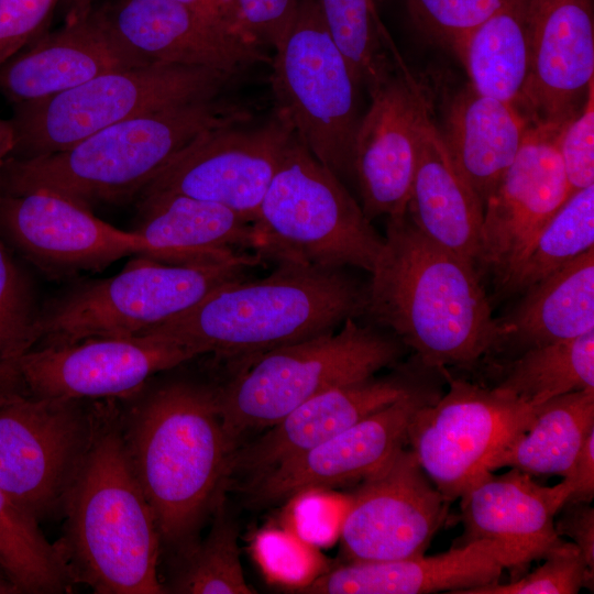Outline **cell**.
<instances>
[{
    "label": "cell",
    "instance_id": "40",
    "mask_svg": "<svg viewBox=\"0 0 594 594\" xmlns=\"http://www.w3.org/2000/svg\"><path fill=\"white\" fill-rule=\"evenodd\" d=\"M300 0H229L228 29L243 41L275 50L290 28Z\"/></svg>",
    "mask_w": 594,
    "mask_h": 594
},
{
    "label": "cell",
    "instance_id": "24",
    "mask_svg": "<svg viewBox=\"0 0 594 594\" xmlns=\"http://www.w3.org/2000/svg\"><path fill=\"white\" fill-rule=\"evenodd\" d=\"M140 66L92 9L84 19L44 31L0 65V94L12 105L40 101L107 72Z\"/></svg>",
    "mask_w": 594,
    "mask_h": 594
},
{
    "label": "cell",
    "instance_id": "23",
    "mask_svg": "<svg viewBox=\"0 0 594 594\" xmlns=\"http://www.w3.org/2000/svg\"><path fill=\"white\" fill-rule=\"evenodd\" d=\"M572 491L565 477L546 486L517 469L499 475L487 471L459 498L463 535L458 544L498 542L514 551L522 566L543 559L564 542L554 522Z\"/></svg>",
    "mask_w": 594,
    "mask_h": 594
},
{
    "label": "cell",
    "instance_id": "6",
    "mask_svg": "<svg viewBox=\"0 0 594 594\" xmlns=\"http://www.w3.org/2000/svg\"><path fill=\"white\" fill-rule=\"evenodd\" d=\"M403 352L396 336L350 318L338 331L243 361L218 389L226 430L234 441L244 431L268 428L318 394L373 377Z\"/></svg>",
    "mask_w": 594,
    "mask_h": 594
},
{
    "label": "cell",
    "instance_id": "29",
    "mask_svg": "<svg viewBox=\"0 0 594 594\" xmlns=\"http://www.w3.org/2000/svg\"><path fill=\"white\" fill-rule=\"evenodd\" d=\"M522 293L518 305L497 318L501 346L526 350L594 331V248Z\"/></svg>",
    "mask_w": 594,
    "mask_h": 594
},
{
    "label": "cell",
    "instance_id": "27",
    "mask_svg": "<svg viewBox=\"0 0 594 594\" xmlns=\"http://www.w3.org/2000/svg\"><path fill=\"white\" fill-rule=\"evenodd\" d=\"M406 213L428 240L475 264L483 204L451 158L430 112L421 125Z\"/></svg>",
    "mask_w": 594,
    "mask_h": 594
},
{
    "label": "cell",
    "instance_id": "34",
    "mask_svg": "<svg viewBox=\"0 0 594 594\" xmlns=\"http://www.w3.org/2000/svg\"><path fill=\"white\" fill-rule=\"evenodd\" d=\"M324 24L369 92L397 69L400 62L378 19L374 0H318Z\"/></svg>",
    "mask_w": 594,
    "mask_h": 594
},
{
    "label": "cell",
    "instance_id": "43",
    "mask_svg": "<svg viewBox=\"0 0 594 594\" xmlns=\"http://www.w3.org/2000/svg\"><path fill=\"white\" fill-rule=\"evenodd\" d=\"M554 522L560 537L566 536L580 550L588 568L594 571V509L590 503L566 502Z\"/></svg>",
    "mask_w": 594,
    "mask_h": 594
},
{
    "label": "cell",
    "instance_id": "30",
    "mask_svg": "<svg viewBox=\"0 0 594 594\" xmlns=\"http://www.w3.org/2000/svg\"><path fill=\"white\" fill-rule=\"evenodd\" d=\"M528 1L518 0L502 9L451 48L477 94L520 111L530 68Z\"/></svg>",
    "mask_w": 594,
    "mask_h": 594
},
{
    "label": "cell",
    "instance_id": "9",
    "mask_svg": "<svg viewBox=\"0 0 594 594\" xmlns=\"http://www.w3.org/2000/svg\"><path fill=\"white\" fill-rule=\"evenodd\" d=\"M234 77L204 67L140 65L103 73L40 101L13 105L15 146L10 157L59 152L130 118L219 97Z\"/></svg>",
    "mask_w": 594,
    "mask_h": 594
},
{
    "label": "cell",
    "instance_id": "4",
    "mask_svg": "<svg viewBox=\"0 0 594 594\" xmlns=\"http://www.w3.org/2000/svg\"><path fill=\"white\" fill-rule=\"evenodd\" d=\"M63 516L56 546L75 584L97 594L166 593L155 518L127 453L121 411L110 404L96 405L95 431Z\"/></svg>",
    "mask_w": 594,
    "mask_h": 594
},
{
    "label": "cell",
    "instance_id": "28",
    "mask_svg": "<svg viewBox=\"0 0 594 594\" xmlns=\"http://www.w3.org/2000/svg\"><path fill=\"white\" fill-rule=\"evenodd\" d=\"M531 122L470 85L450 101L441 131L454 164L484 202L516 158Z\"/></svg>",
    "mask_w": 594,
    "mask_h": 594
},
{
    "label": "cell",
    "instance_id": "22",
    "mask_svg": "<svg viewBox=\"0 0 594 594\" xmlns=\"http://www.w3.org/2000/svg\"><path fill=\"white\" fill-rule=\"evenodd\" d=\"M522 564L507 547L476 540L433 556L384 561H350L296 588L302 594H465L499 581Z\"/></svg>",
    "mask_w": 594,
    "mask_h": 594
},
{
    "label": "cell",
    "instance_id": "45",
    "mask_svg": "<svg viewBox=\"0 0 594 594\" xmlns=\"http://www.w3.org/2000/svg\"><path fill=\"white\" fill-rule=\"evenodd\" d=\"M210 21L228 29L227 11L229 0H179ZM229 30V29H228ZM230 31V30H229ZM231 32V31H230Z\"/></svg>",
    "mask_w": 594,
    "mask_h": 594
},
{
    "label": "cell",
    "instance_id": "32",
    "mask_svg": "<svg viewBox=\"0 0 594 594\" xmlns=\"http://www.w3.org/2000/svg\"><path fill=\"white\" fill-rule=\"evenodd\" d=\"M496 387L531 406L594 388V331L526 349Z\"/></svg>",
    "mask_w": 594,
    "mask_h": 594
},
{
    "label": "cell",
    "instance_id": "44",
    "mask_svg": "<svg viewBox=\"0 0 594 594\" xmlns=\"http://www.w3.org/2000/svg\"><path fill=\"white\" fill-rule=\"evenodd\" d=\"M565 479L573 485L566 502L591 503L594 496V431L585 440Z\"/></svg>",
    "mask_w": 594,
    "mask_h": 594
},
{
    "label": "cell",
    "instance_id": "1",
    "mask_svg": "<svg viewBox=\"0 0 594 594\" xmlns=\"http://www.w3.org/2000/svg\"><path fill=\"white\" fill-rule=\"evenodd\" d=\"M366 314L413 349L424 367L469 366L501 348V327L474 263L387 218L370 273Z\"/></svg>",
    "mask_w": 594,
    "mask_h": 594
},
{
    "label": "cell",
    "instance_id": "26",
    "mask_svg": "<svg viewBox=\"0 0 594 594\" xmlns=\"http://www.w3.org/2000/svg\"><path fill=\"white\" fill-rule=\"evenodd\" d=\"M133 230L155 261L168 264L220 263L256 250L253 222L218 204L158 191L141 195Z\"/></svg>",
    "mask_w": 594,
    "mask_h": 594
},
{
    "label": "cell",
    "instance_id": "3",
    "mask_svg": "<svg viewBox=\"0 0 594 594\" xmlns=\"http://www.w3.org/2000/svg\"><path fill=\"white\" fill-rule=\"evenodd\" d=\"M348 268L279 262L267 276L224 284L143 334L168 337L224 361H245L365 315L369 282Z\"/></svg>",
    "mask_w": 594,
    "mask_h": 594
},
{
    "label": "cell",
    "instance_id": "7",
    "mask_svg": "<svg viewBox=\"0 0 594 594\" xmlns=\"http://www.w3.org/2000/svg\"><path fill=\"white\" fill-rule=\"evenodd\" d=\"M253 227L264 261L371 273L384 245L362 207L294 134Z\"/></svg>",
    "mask_w": 594,
    "mask_h": 594
},
{
    "label": "cell",
    "instance_id": "15",
    "mask_svg": "<svg viewBox=\"0 0 594 594\" xmlns=\"http://www.w3.org/2000/svg\"><path fill=\"white\" fill-rule=\"evenodd\" d=\"M360 484L341 524L350 561L424 554L446 520L449 502L414 452L402 448Z\"/></svg>",
    "mask_w": 594,
    "mask_h": 594
},
{
    "label": "cell",
    "instance_id": "41",
    "mask_svg": "<svg viewBox=\"0 0 594 594\" xmlns=\"http://www.w3.org/2000/svg\"><path fill=\"white\" fill-rule=\"evenodd\" d=\"M556 145L571 193L594 185V85L581 110L558 129Z\"/></svg>",
    "mask_w": 594,
    "mask_h": 594
},
{
    "label": "cell",
    "instance_id": "17",
    "mask_svg": "<svg viewBox=\"0 0 594 594\" xmlns=\"http://www.w3.org/2000/svg\"><path fill=\"white\" fill-rule=\"evenodd\" d=\"M0 238L54 274L98 271L132 254L152 257L133 230L116 228L89 207L47 190L0 194Z\"/></svg>",
    "mask_w": 594,
    "mask_h": 594
},
{
    "label": "cell",
    "instance_id": "46",
    "mask_svg": "<svg viewBox=\"0 0 594 594\" xmlns=\"http://www.w3.org/2000/svg\"><path fill=\"white\" fill-rule=\"evenodd\" d=\"M15 146V129L11 119L0 118V167L12 155Z\"/></svg>",
    "mask_w": 594,
    "mask_h": 594
},
{
    "label": "cell",
    "instance_id": "13",
    "mask_svg": "<svg viewBox=\"0 0 594 594\" xmlns=\"http://www.w3.org/2000/svg\"><path fill=\"white\" fill-rule=\"evenodd\" d=\"M246 123L218 127L197 136L140 195L182 194L221 205L253 222L295 133L276 112L261 125Z\"/></svg>",
    "mask_w": 594,
    "mask_h": 594
},
{
    "label": "cell",
    "instance_id": "21",
    "mask_svg": "<svg viewBox=\"0 0 594 594\" xmlns=\"http://www.w3.org/2000/svg\"><path fill=\"white\" fill-rule=\"evenodd\" d=\"M530 68L521 111L531 124L559 129L594 85L592 0H529Z\"/></svg>",
    "mask_w": 594,
    "mask_h": 594
},
{
    "label": "cell",
    "instance_id": "31",
    "mask_svg": "<svg viewBox=\"0 0 594 594\" xmlns=\"http://www.w3.org/2000/svg\"><path fill=\"white\" fill-rule=\"evenodd\" d=\"M593 431L594 388L560 395L538 406L528 429L491 461L488 471L509 466L568 477Z\"/></svg>",
    "mask_w": 594,
    "mask_h": 594
},
{
    "label": "cell",
    "instance_id": "39",
    "mask_svg": "<svg viewBox=\"0 0 594 594\" xmlns=\"http://www.w3.org/2000/svg\"><path fill=\"white\" fill-rule=\"evenodd\" d=\"M518 0H406L411 22L432 42L449 47Z\"/></svg>",
    "mask_w": 594,
    "mask_h": 594
},
{
    "label": "cell",
    "instance_id": "14",
    "mask_svg": "<svg viewBox=\"0 0 594 594\" xmlns=\"http://www.w3.org/2000/svg\"><path fill=\"white\" fill-rule=\"evenodd\" d=\"M199 355L158 334L90 338L32 349L19 361L25 388L41 397L112 400L136 394L148 378Z\"/></svg>",
    "mask_w": 594,
    "mask_h": 594
},
{
    "label": "cell",
    "instance_id": "19",
    "mask_svg": "<svg viewBox=\"0 0 594 594\" xmlns=\"http://www.w3.org/2000/svg\"><path fill=\"white\" fill-rule=\"evenodd\" d=\"M438 396L421 385L323 443L253 477L250 501L272 505L310 490L361 483L407 446L414 415Z\"/></svg>",
    "mask_w": 594,
    "mask_h": 594
},
{
    "label": "cell",
    "instance_id": "38",
    "mask_svg": "<svg viewBox=\"0 0 594 594\" xmlns=\"http://www.w3.org/2000/svg\"><path fill=\"white\" fill-rule=\"evenodd\" d=\"M544 563L509 583L493 582L465 594H575L593 583V573L573 542L564 541L549 552Z\"/></svg>",
    "mask_w": 594,
    "mask_h": 594
},
{
    "label": "cell",
    "instance_id": "42",
    "mask_svg": "<svg viewBox=\"0 0 594 594\" xmlns=\"http://www.w3.org/2000/svg\"><path fill=\"white\" fill-rule=\"evenodd\" d=\"M59 0H0V65L46 31Z\"/></svg>",
    "mask_w": 594,
    "mask_h": 594
},
{
    "label": "cell",
    "instance_id": "25",
    "mask_svg": "<svg viewBox=\"0 0 594 594\" xmlns=\"http://www.w3.org/2000/svg\"><path fill=\"white\" fill-rule=\"evenodd\" d=\"M420 386L404 373L385 378L373 376L318 394L268 427L256 441L233 452L229 475L238 471L258 476Z\"/></svg>",
    "mask_w": 594,
    "mask_h": 594
},
{
    "label": "cell",
    "instance_id": "47",
    "mask_svg": "<svg viewBox=\"0 0 594 594\" xmlns=\"http://www.w3.org/2000/svg\"><path fill=\"white\" fill-rule=\"evenodd\" d=\"M94 0H65V23L86 18L92 10Z\"/></svg>",
    "mask_w": 594,
    "mask_h": 594
},
{
    "label": "cell",
    "instance_id": "18",
    "mask_svg": "<svg viewBox=\"0 0 594 594\" xmlns=\"http://www.w3.org/2000/svg\"><path fill=\"white\" fill-rule=\"evenodd\" d=\"M370 96L371 105L354 138L351 175L359 186L362 210L372 221L406 212L421 125L430 108L403 59Z\"/></svg>",
    "mask_w": 594,
    "mask_h": 594
},
{
    "label": "cell",
    "instance_id": "20",
    "mask_svg": "<svg viewBox=\"0 0 594 594\" xmlns=\"http://www.w3.org/2000/svg\"><path fill=\"white\" fill-rule=\"evenodd\" d=\"M121 50L140 65L169 64L238 75L266 52L179 0H112L96 9Z\"/></svg>",
    "mask_w": 594,
    "mask_h": 594
},
{
    "label": "cell",
    "instance_id": "10",
    "mask_svg": "<svg viewBox=\"0 0 594 594\" xmlns=\"http://www.w3.org/2000/svg\"><path fill=\"white\" fill-rule=\"evenodd\" d=\"M270 63L275 112L339 179L351 175L360 84L330 35L318 0H300Z\"/></svg>",
    "mask_w": 594,
    "mask_h": 594
},
{
    "label": "cell",
    "instance_id": "16",
    "mask_svg": "<svg viewBox=\"0 0 594 594\" xmlns=\"http://www.w3.org/2000/svg\"><path fill=\"white\" fill-rule=\"evenodd\" d=\"M557 131L531 124L516 158L484 202L475 266L491 272L502 288L571 194Z\"/></svg>",
    "mask_w": 594,
    "mask_h": 594
},
{
    "label": "cell",
    "instance_id": "36",
    "mask_svg": "<svg viewBox=\"0 0 594 594\" xmlns=\"http://www.w3.org/2000/svg\"><path fill=\"white\" fill-rule=\"evenodd\" d=\"M594 248V185L570 194L537 235L528 255L502 288L524 292Z\"/></svg>",
    "mask_w": 594,
    "mask_h": 594
},
{
    "label": "cell",
    "instance_id": "35",
    "mask_svg": "<svg viewBox=\"0 0 594 594\" xmlns=\"http://www.w3.org/2000/svg\"><path fill=\"white\" fill-rule=\"evenodd\" d=\"M211 529L201 542L177 553L179 561L166 593L252 594L240 561L238 531L228 517L221 494L212 509Z\"/></svg>",
    "mask_w": 594,
    "mask_h": 594
},
{
    "label": "cell",
    "instance_id": "2",
    "mask_svg": "<svg viewBox=\"0 0 594 594\" xmlns=\"http://www.w3.org/2000/svg\"><path fill=\"white\" fill-rule=\"evenodd\" d=\"M219 386L168 381L121 413L127 453L161 544L177 553L196 542L229 476L234 441L219 410Z\"/></svg>",
    "mask_w": 594,
    "mask_h": 594
},
{
    "label": "cell",
    "instance_id": "37",
    "mask_svg": "<svg viewBox=\"0 0 594 594\" xmlns=\"http://www.w3.org/2000/svg\"><path fill=\"white\" fill-rule=\"evenodd\" d=\"M31 283L0 238V377L19 376V361L38 342Z\"/></svg>",
    "mask_w": 594,
    "mask_h": 594
},
{
    "label": "cell",
    "instance_id": "8",
    "mask_svg": "<svg viewBox=\"0 0 594 594\" xmlns=\"http://www.w3.org/2000/svg\"><path fill=\"white\" fill-rule=\"evenodd\" d=\"M256 253L220 263L168 264L141 256L119 274L77 286L40 315L38 342L140 336L263 264Z\"/></svg>",
    "mask_w": 594,
    "mask_h": 594
},
{
    "label": "cell",
    "instance_id": "12",
    "mask_svg": "<svg viewBox=\"0 0 594 594\" xmlns=\"http://www.w3.org/2000/svg\"><path fill=\"white\" fill-rule=\"evenodd\" d=\"M446 394L414 415L407 444L450 503L488 471L491 461L531 425V406L498 387L449 377Z\"/></svg>",
    "mask_w": 594,
    "mask_h": 594
},
{
    "label": "cell",
    "instance_id": "48",
    "mask_svg": "<svg viewBox=\"0 0 594 594\" xmlns=\"http://www.w3.org/2000/svg\"><path fill=\"white\" fill-rule=\"evenodd\" d=\"M19 593L15 586L0 571V594Z\"/></svg>",
    "mask_w": 594,
    "mask_h": 594
},
{
    "label": "cell",
    "instance_id": "5",
    "mask_svg": "<svg viewBox=\"0 0 594 594\" xmlns=\"http://www.w3.org/2000/svg\"><path fill=\"white\" fill-rule=\"evenodd\" d=\"M248 110L219 97L189 101L107 127L73 146L0 167V194L53 191L90 208L141 194L204 132L246 123Z\"/></svg>",
    "mask_w": 594,
    "mask_h": 594
},
{
    "label": "cell",
    "instance_id": "33",
    "mask_svg": "<svg viewBox=\"0 0 594 594\" xmlns=\"http://www.w3.org/2000/svg\"><path fill=\"white\" fill-rule=\"evenodd\" d=\"M0 571L19 593L56 594L75 584L56 543L0 486Z\"/></svg>",
    "mask_w": 594,
    "mask_h": 594
},
{
    "label": "cell",
    "instance_id": "11",
    "mask_svg": "<svg viewBox=\"0 0 594 594\" xmlns=\"http://www.w3.org/2000/svg\"><path fill=\"white\" fill-rule=\"evenodd\" d=\"M96 406L41 397L0 380V486L38 522L63 515L88 451Z\"/></svg>",
    "mask_w": 594,
    "mask_h": 594
}]
</instances>
